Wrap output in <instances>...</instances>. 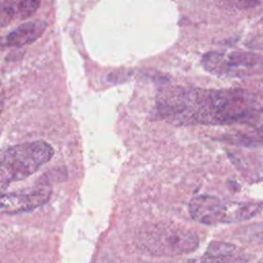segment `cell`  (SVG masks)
<instances>
[{
  "instance_id": "obj_1",
  "label": "cell",
  "mask_w": 263,
  "mask_h": 263,
  "mask_svg": "<svg viewBox=\"0 0 263 263\" xmlns=\"http://www.w3.org/2000/svg\"><path fill=\"white\" fill-rule=\"evenodd\" d=\"M158 114L178 125L263 124V108L241 89L173 87L157 97Z\"/></svg>"
},
{
  "instance_id": "obj_2",
  "label": "cell",
  "mask_w": 263,
  "mask_h": 263,
  "mask_svg": "<svg viewBox=\"0 0 263 263\" xmlns=\"http://www.w3.org/2000/svg\"><path fill=\"white\" fill-rule=\"evenodd\" d=\"M53 148L44 141L23 143L5 148L0 159V187L26 179L53 156Z\"/></svg>"
},
{
  "instance_id": "obj_3",
  "label": "cell",
  "mask_w": 263,
  "mask_h": 263,
  "mask_svg": "<svg viewBox=\"0 0 263 263\" xmlns=\"http://www.w3.org/2000/svg\"><path fill=\"white\" fill-rule=\"evenodd\" d=\"M263 209V201L223 200L212 195H197L189 203L192 219L204 225L231 224L250 220Z\"/></svg>"
},
{
  "instance_id": "obj_4",
  "label": "cell",
  "mask_w": 263,
  "mask_h": 263,
  "mask_svg": "<svg viewBox=\"0 0 263 263\" xmlns=\"http://www.w3.org/2000/svg\"><path fill=\"white\" fill-rule=\"evenodd\" d=\"M140 248L154 256H180L193 252L199 238L193 231L174 224H157L145 231Z\"/></svg>"
},
{
  "instance_id": "obj_5",
  "label": "cell",
  "mask_w": 263,
  "mask_h": 263,
  "mask_svg": "<svg viewBox=\"0 0 263 263\" xmlns=\"http://www.w3.org/2000/svg\"><path fill=\"white\" fill-rule=\"evenodd\" d=\"M261 57L252 52H209L202 58L204 68L219 76H242L248 75L249 70L258 66Z\"/></svg>"
},
{
  "instance_id": "obj_6",
  "label": "cell",
  "mask_w": 263,
  "mask_h": 263,
  "mask_svg": "<svg viewBox=\"0 0 263 263\" xmlns=\"http://www.w3.org/2000/svg\"><path fill=\"white\" fill-rule=\"evenodd\" d=\"M51 188L48 184H38L33 187L3 193L0 210L2 214L12 215L33 211L48 201Z\"/></svg>"
},
{
  "instance_id": "obj_7",
  "label": "cell",
  "mask_w": 263,
  "mask_h": 263,
  "mask_svg": "<svg viewBox=\"0 0 263 263\" xmlns=\"http://www.w3.org/2000/svg\"><path fill=\"white\" fill-rule=\"evenodd\" d=\"M249 256L240 253L233 243L224 241H212L205 253L187 263H247Z\"/></svg>"
},
{
  "instance_id": "obj_8",
  "label": "cell",
  "mask_w": 263,
  "mask_h": 263,
  "mask_svg": "<svg viewBox=\"0 0 263 263\" xmlns=\"http://www.w3.org/2000/svg\"><path fill=\"white\" fill-rule=\"evenodd\" d=\"M47 27V22L42 20H34L26 22L21 26L12 30L5 39L8 46L22 47L30 44L37 40L45 31Z\"/></svg>"
},
{
  "instance_id": "obj_9",
  "label": "cell",
  "mask_w": 263,
  "mask_h": 263,
  "mask_svg": "<svg viewBox=\"0 0 263 263\" xmlns=\"http://www.w3.org/2000/svg\"><path fill=\"white\" fill-rule=\"evenodd\" d=\"M40 5V0H1L0 23L2 26L14 18L31 16Z\"/></svg>"
},
{
  "instance_id": "obj_10",
  "label": "cell",
  "mask_w": 263,
  "mask_h": 263,
  "mask_svg": "<svg viewBox=\"0 0 263 263\" xmlns=\"http://www.w3.org/2000/svg\"><path fill=\"white\" fill-rule=\"evenodd\" d=\"M247 230V236H249L252 240L258 241L259 243H263V224L252 225Z\"/></svg>"
},
{
  "instance_id": "obj_11",
  "label": "cell",
  "mask_w": 263,
  "mask_h": 263,
  "mask_svg": "<svg viewBox=\"0 0 263 263\" xmlns=\"http://www.w3.org/2000/svg\"><path fill=\"white\" fill-rule=\"evenodd\" d=\"M260 0H238L237 1V6L240 8H248V7H253L256 4L259 3Z\"/></svg>"
},
{
  "instance_id": "obj_12",
  "label": "cell",
  "mask_w": 263,
  "mask_h": 263,
  "mask_svg": "<svg viewBox=\"0 0 263 263\" xmlns=\"http://www.w3.org/2000/svg\"><path fill=\"white\" fill-rule=\"evenodd\" d=\"M258 263H263V257H262V258H261V259H260V261H259V262H258Z\"/></svg>"
}]
</instances>
